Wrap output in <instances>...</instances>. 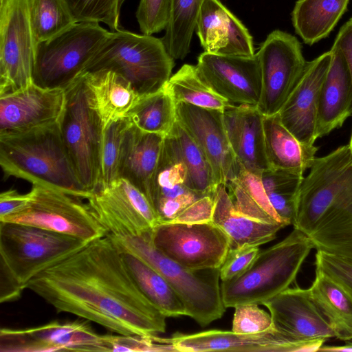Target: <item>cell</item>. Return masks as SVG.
<instances>
[{
  "label": "cell",
  "instance_id": "cell-35",
  "mask_svg": "<svg viewBox=\"0 0 352 352\" xmlns=\"http://www.w3.org/2000/svg\"><path fill=\"white\" fill-rule=\"evenodd\" d=\"M308 236L316 250L352 263V202L327 215Z\"/></svg>",
  "mask_w": 352,
  "mask_h": 352
},
{
  "label": "cell",
  "instance_id": "cell-50",
  "mask_svg": "<svg viewBox=\"0 0 352 352\" xmlns=\"http://www.w3.org/2000/svg\"><path fill=\"white\" fill-rule=\"evenodd\" d=\"M0 302L16 300L25 287L16 280L6 266L0 263Z\"/></svg>",
  "mask_w": 352,
  "mask_h": 352
},
{
  "label": "cell",
  "instance_id": "cell-51",
  "mask_svg": "<svg viewBox=\"0 0 352 352\" xmlns=\"http://www.w3.org/2000/svg\"><path fill=\"white\" fill-rule=\"evenodd\" d=\"M333 44L339 47L346 60L352 82V17L340 29Z\"/></svg>",
  "mask_w": 352,
  "mask_h": 352
},
{
  "label": "cell",
  "instance_id": "cell-9",
  "mask_svg": "<svg viewBox=\"0 0 352 352\" xmlns=\"http://www.w3.org/2000/svg\"><path fill=\"white\" fill-rule=\"evenodd\" d=\"M28 205L0 221L30 225L91 241L105 236L87 203L59 189L34 184Z\"/></svg>",
  "mask_w": 352,
  "mask_h": 352
},
{
  "label": "cell",
  "instance_id": "cell-1",
  "mask_svg": "<svg viewBox=\"0 0 352 352\" xmlns=\"http://www.w3.org/2000/svg\"><path fill=\"white\" fill-rule=\"evenodd\" d=\"M51 305L123 336L166 331V318L144 295L107 234L43 271L26 285Z\"/></svg>",
  "mask_w": 352,
  "mask_h": 352
},
{
  "label": "cell",
  "instance_id": "cell-6",
  "mask_svg": "<svg viewBox=\"0 0 352 352\" xmlns=\"http://www.w3.org/2000/svg\"><path fill=\"white\" fill-rule=\"evenodd\" d=\"M352 202V153L349 144L316 157L299 187L294 228L309 235L327 215Z\"/></svg>",
  "mask_w": 352,
  "mask_h": 352
},
{
  "label": "cell",
  "instance_id": "cell-37",
  "mask_svg": "<svg viewBox=\"0 0 352 352\" xmlns=\"http://www.w3.org/2000/svg\"><path fill=\"white\" fill-rule=\"evenodd\" d=\"M203 0H170V16L162 40L174 59H184L190 52Z\"/></svg>",
  "mask_w": 352,
  "mask_h": 352
},
{
  "label": "cell",
  "instance_id": "cell-33",
  "mask_svg": "<svg viewBox=\"0 0 352 352\" xmlns=\"http://www.w3.org/2000/svg\"><path fill=\"white\" fill-rule=\"evenodd\" d=\"M120 252L142 292L162 314L166 318L186 316L182 300L160 273L135 256Z\"/></svg>",
  "mask_w": 352,
  "mask_h": 352
},
{
  "label": "cell",
  "instance_id": "cell-10",
  "mask_svg": "<svg viewBox=\"0 0 352 352\" xmlns=\"http://www.w3.org/2000/svg\"><path fill=\"white\" fill-rule=\"evenodd\" d=\"M65 90L66 105L60 122L63 140L80 182L92 192L98 186L103 127L87 102L80 76Z\"/></svg>",
  "mask_w": 352,
  "mask_h": 352
},
{
  "label": "cell",
  "instance_id": "cell-4",
  "mask_svg": "<svg viewBox=\"0 0 352 352\" xmlns=\"http://www.w3.org/2000/svg\"><path fill=\"white\" fill-rule=\"evenodd\" d=\"M152 229L140 235L114 236L116 246L142 260L160 273L184 303L186 316L206 327L226 311L219 269L188 270L160 252L151 239Z\"/></svg>",
  "mask_w": 352,
  "mask_h": 352
},
{
  "label": "cell",
  "instance_id": "cell-39",
  "mask_svg": "<svg viewBox=\"0 0 352 352\" xmlns=\"http://www.w3.org/2000/svg\"><path fill=\"white\" fill-rule=\"evenodd\" d=\"M303 175L276 168L261 173V179L274 209L285 223L292 224L297 193Z\"/></svg>",
  "mask_w": 352,
  "mask_h": 352
},
{
  "label": "cell",
  "instance_id": "cell-21",
  "mask_svg": "<svg viewBox=\"0 0 352 352\" xmlns=\"http://www.w3.org/2000/svg\"><path fill=\"white\" fill-rule=\"evenodd\" d=\"M331 50L307 62L305 68L278 112L283 124L302 144L315 145L320 89L331 60Z\"/></svg>",
  "mask_w": 352,
  "mask_h": 352
},
{
  "label": "cell",
  "instance_id": "cell-28",
  "mask_svg": "<svg viewBox=\"0 0 352 352\" xmlns=\"http://www.w3.org/2000/svg\"><path fill=\"white\" fill-rule=\"evenodd\" d=\"M214 197L212 221L227 235L230 250L267 243L274 240L277 232L285 227L283 223L263 222L237 212L224 184L217 186Z\"/></svg>",
  "mask_w": 352,
  "mask_h": 352
},
{
  "label": "cell",
  "instance_id": "cell-30",
  "mask_svg": "<svg viewBox=\"0 0 352 352\" xmlns=\"http://www.w3.org/2000/svg\"><path fill=\"white\" fill-rule=\"evenodd\" d=\"M310 296L335 337L352 340V295L332 278L316 269Z\"/></svg>",
  "mask_w": 352,
  "mask_h": 352
},
{
  "label": "cell",
  "instance_id": "cell-34",
  "mask_svg": "<svg viewBox=\"0 0 352 352\" xmlns=\"http://www.w3.org/2000/svg\"><path fill=\"white\" fill-rule=\"evenodd\" d=\"M126 118L140 129L168 135L176 122V103L165 86L157 91L141 96Z\"/></svg>",
  "mask_w": 352,
  "mask_h": 352
},
{
  "label": "cell",
  "instance_id": "cell-52",
  "mask_svg": "<svg viewBox=\"0 0 352 352\" xmlns=\"http://www.w3.org/2000/svg\"><path fill=\"white\" fill-rule=\"evenodd\" d=\"M319 351H332V352H352V342H346L341 346H324L322 345Z\"/></svg>",
  "mask_w": 352,
  "mask_h": 352
},
{
  "label": "cell",
  "instance_id": "cell-38",
  "mask_svg": "<svg viewBox=\"0 0 352 352\" xmlns=\"http://www.w3.org/2000/svg\"><path fill=\"white\" fill-rule=\"evenodd\" d=\"M170 133L186 166L189 188L202 196L213 195L217 185L210 163L202 149L177 120Z\"/></svg>",
  "mask_w": 352,
  "mask_h": 352
},
{
  "label": "cell",
  "instance_id": "cell-46",
  "mask_svg": "<svg viewBox=\"0 0 352 352\" xmlns=\"http://www.w3.org/2000/svg\"><path fill=\"white\" fill-rule=\"evenodd\" d=\"M315 264L316 270L332 278L352 295V263L317 250Z\"/></svg>",
  "mask_w": 352,
  "mask_h": 352
},
{
  "label": "cell",
  "instance_id": "cell-47",
  "mask_svg": "<svg viewBox=\"0 0 352 352\" xmlns=\"http://www.w3.org/2000/svg\"><path fill=\"white\" fill-rule=\"evenodd\" d=\"M260 250L258 246L243 247L230 250L219 270L221 282L230 280L243 273L254 260Z\"/></svg>",
  "mask_w": 352,
  "mask_h": 352
},
{
  "label": "cell",
  "instance_id": "cell-36",
  "mask_svg": "<svg viewBox=\"0 0 352 352\" xmlns=\"http://www.w3.org/2000/svg\"><path fill=\"white\" fill-rule=\"evenodd\" d=\"M165 87L176 104L186 102L202 108L219 110H223L231 105L202 78L196 65H182L170 76Z\"/></svg>",
  "mask_w": 352,
  "mask_h": 352
},
{
  "label": "cell",
  "instance_id": "cell-29",
  "mask_svg": "<svg viewBox=\"0 0 352 352\" xmlns=\"http://www.w3.org/2000/svg\"><path fill=\"white\" fill-rule=\"evenodd\" d=\"M265 153L271 168L303 175L318 147L301 143L282 123L278 113L263 116Z\"/></svg>",
  "mask_w": 352,
  "mask_h": 352
},
{
  "label": "cell",
  "instance_id": "cell-43",
  "mask_svg": "<svg viewBox=\"0 0 352 352\" xmlns=\"http://www.w3.org/2000/svg\"><path fill=\"white\" fill-rule=\"evenodd\" d=\"M103 336L107 351H175L168 338L156 335Z\"/></svg>",
  "mask_w": 352,
  "mask_h": 352
},
{
  "label": "cell",
  "instance_id": "cell-45",
  "mask_svg": "<svg viewBox=\"0 0 352 352\" xmlns=\"http://www.w3.org/2000/svg\"><path fill=\"white\" fill-rule=\"evenodd\" d=\"M274 327L270 314L255 304L236 306L232 320V331L237 333H261Z\"/></svg>",
  "mask_w": 352,
  "mask_h": 352
},
{
  "label": "cell",
  "instance_id": "cell-31",
  "mask_svg": "<svg viewBox=\"0 0 352 352\" xmlns=\"http://www.w3.org/2000/svg\"><path fill=\"white\" fill-rule=\"evenodd\" d=\"M350 0H298L292 12L296 33L312 45L328 36L346 12Z\"/></svg>",
  "mask_w": 352,
  "mask_h": 352
},
{
  "label": "cell",
  "instance_id": "cell-14",
  "mask_svg": "<svg viewBox=\"0 0 352 352\" xmlns=\"http://www.w3.org/2000/svg\"><path fill=\"white\" fill-rule=\"evenodd\" d=\"M87 200L98 221L114 236L140 235L160 224L147 197L121 177L93 191Z\"/></svg>",
  "mask_w": 352,
  "mask_h": 352
},
{
  "label": "cell",
  "instance_id": "cell-2",
  "mask_svg": "<svg viewBox=\"0 0 352 352\" xmlns=\"http://www.w3.org/2000/svg\"><path fill=\"white\" fill-rule=\"evenodd\" d=\"M0 165L5 177L55 188L87 199L65 144L60 122L0 135Z\"/></svg>",
  "mask_w": 352,
  "mask_h": 352
},
{
  "label": "cell",
  "instance_id": "cell-25",
  "mask_svg": "<svg viewBox=\"0 0 352 352\" xmlns=\"http://www.w3.org/2000/svg\"><path fill=\"white\" fill-rule=\"evenodd\" d=\"M331 60L319 95L316 136L322 138L341 127L352 116V82L346 60L335 44Z\"/></svg>",
  "mask_w": 352,
  "mask_h": 352
},
{
  "label": "cell",
  "instance_id": "cell-11",
  "mask_svg": "<svg viewBox=\"0 0 352 352\" xmlns=\"http://www.w3.org/2000/svg\"><path fill=\"white\" fill-rule=\"evenodd\" d=\"M151 239L160 252L190 271L220 268L230 250L227 235L212 221L161 223Z\"/></svg>",
  "mask_w": 352,
  "mask_h": 352
},
{
  "label": "cell",
  "instance_id": "cell-24",
  "mask_svg": "<svg viewBox=\"0 0 352 352\" xmlns=\"http://www.w3.org/2000/svg\"><path fill=\"white\" fill-rule=\"evenodd\" d=\"M223 116L230 147L240 164L260 176L271 168L265 153L263 115L256 106L231 104Z\"/></svg>",
  "mask_w": 352,
  "mask_h": 352
},
{
  "label": "cell",
  "instance_id": "cell-20",
  "mask_svg": "<svg viewBox=\"0 0 352 352\" xmlns=\"http://www.w3.org/2000/svg\"><path fill=\"white\" fill-rule=\"evenodd\" d=\"M201 197L188 186L186 166L177 142L170 133L164 137L148 195L160 223L171 221Z\"/></svg>",
  "mask_w": 352,
  "mask_h": 352
},
{
  "label": "cell",
  "instance_id": "cell-48",
  "mask_svg": "<svg viewBox=\"0 0 352 352\" xmlns=\"http://www.w3.org/2000/svg\"><path fill=\"white\" fill-rule=\"evenodd\" d=\"M214 204V195L203 196L184 208L170 223L197 224L211 222Z\"/></svg>",
  "mask_w": 352,
  "mask_h": 352
},
{
  "label": "cell",
  "instance_id": "cell-13",
  "mask_svg": "<svg viewBox=\"0 0 352 352\" xmlns=\"http://www.w3.org/2000/svg\"><path fill=\"white\" fill-rule=\"evenodd\" d=\"M35 50L28 0H0V96L33 83Z\"/></svg>",
  "mask_w": 352,
  "mask_h": 352
},
{
  "label": "cell",
  "instance_id": "cell-22",
  "mask_svg": "<svg viewBox=\"0 0 352 352\" xmlns=\"http://www.w3.org/2000/svg\"><path fill=\"white\" fill-rule=\"evenodd\" d=\"M263 305L268 309L274 327L296 340L335 337L313 301L309 289L288 287Z\"/></svg>",
  "mask_w": 352,
  "mask_h": 352
},
{
  "label": "cell",
  "instance_id": "cell-44",
  "mask_svg": "<svg viewBox=\"0 0 352 352\" xmlns=\"http://www.w3.org/2000/svg\"><path fill=\"white\" fill-rule=\"evenodd\" d=\"M170 8V0H140L136 18L143 34L152 35L165 30Z\"/></svg>",
  "mask_w": 352,
  "mask_h": 352
},
{
  "label": "cell",
  "instance_id": "cell-12",
  "mask_svg": "<svg viewBox=\"0 0 352 352\" xmlns=\"http://www.w3.org/2000/svg\"><path fill=\"white\" fill-rule=\"evenodd\" d=\"M255 55L261 75V93L256 107L263 116L277 113L305 68L302 45L294 36L275 30Z\"/></svg>",
  "mask_w": 352,
  "mask_h": 352
},
{
  "label": "cell",
  "instance_id": "cell-17",
  "mask_svg": "<svg viewBox=\"0 0 352 352\" xmlns=\"http://www.w3.org/2000/svg\"><path fill=\"white\" fill-rule=\"evenodd\" d=\"M202 78L232 105L257 106L261 93L258 59L204 52L197 59Z\"/></svg>",
  "mask_w": 352,
  "mask_h": 352
},
{
  "label": "cell",
  "instance_id": "cell-40",
  "mask_svg": "<svg viewBox=\"0 0 352 352\" xmlns=\"http://www.w3.org/2000/svg\"><path fill=\"white\" fill-rule=\"evenodd\" d=\"M28 6L36 45L76 23L64 0H28Z\"/></svg>",
  "mask_w": 352,
  "mask_h": 352
},
{
  "label": "cell",
  "instance_id": "cell-19",
  "mask_svg": "<svg viewBox=\"0 0 352 352\" xmlns=\"http://www.w3.org/2000/svg\"><path fill=\"white\" fill-rule=\"evenodd\" d=\"M223 111L186 102L176 104L177 121L206 155L217 186L226 185L235 175L239 165L226 134Z\"/></svg>",
  "mask_w": 352,
  "mask_h": 352
},
{
  "label": "cell",
  "instance_id": "cell-5",
  "mask_svg": "<svg viewBox=\"0 0 352 352\" xmlns=\"http://www.w3.org/2000/svg\"><path fill=\"white\" fill-rule=\"evenodd\" d=\"M174 65L162 38L118 30L110 32L82 73L112 71L127 80L141 96L162 89Z\"/></svg>",
  "mask_w": 352,
  "mask_h": 352
},
{
  "label": "cell",
  "instance_id": "cell-42",
  "mask_svg": "<svg viewBox=\"0 0 352 352\" xmlns=\"http://www.w3.org/2000/svg\"><path fill=\"white\" fill-rule=\"evenodd\" d=\"M76 22H102L118 30L121 6L124 0H64Z\"/></svg>",
  "mask_w": 352,
  "mask_h": 352
},
{
  "label": "cell",
  "instance_id": "cell-49",
  "mask_svg": "<svg viewBox=\"0 0 352 352\" xmlns=\"http://www.w3.org/2000/svg\"><path fill=\"white\" fill-rule=\"evenodd\" d=\"M29 199V192L21 194L14 189L2 192L0 195V219L23 209Z\"/></svg>",
  "mask_w": 352,
  "mask_h": 352
},
{
  "label": "cell",
  "instance_id": "cell-8",
  "mask_svg": "<svg viewBox=\"0 0 352 352\" xmlns=\"http://www.w3.org/2000/svg\"><path fill=\"white\" fill-rule=\"evenodd\" d=\"M89 242L30 225L0 221V263L25 289L38 274Z\"/></svg>",
  "mask_w": 352,
  "mask_h": 352
},
{
  "label": "cell",
  "instance_id": "cell-16",
  "mask_svg": "<svg viewBox=\"0 0 352 352\" xmlns=\"http://www.w3.org/2000/svg\"><path fill=\"white\" fill-rule=\"evenodd\" d=\"M168 340L175 351L314 352L326 340H296L273 327L258 333L210 330L195 333H176Z\"/></svg>",
  "mask_w": 352,
  "mask_h": 352
},
{
  "label": "cell",
  "instance_id": "cell-18",
  "mask_svg": "<svg viewBox=\"0 0 352 352\" xmlns=\"http://www.w3.org/2000/svg\"><path fill=\"white\" fill-rule=\"evenodd\" d=\"M66 105L63 88H45L34 82L0 96V135L22 133L60 123Z\"/></svg>",
  "mask_w": 352,
  "mask_h": 352
},
{
  "label": "cell",
  "instance_id": "cell-41",
  "mask_svg": "<svg viewBox=\"0 0 352 352\" xmlns=\"http://www.w3.org/2000/svg\"><path fill=\"white\" fill-rule=\"evenodd\" d=\"M131 124L129 118L125 117L112 122L103 129L99 182L96 190L109 187L119 178L122 139L126 130Z\"/></svg>",
  "mask_w": 352,
  "mask_h": 352
},
{
  "label": "cell",
  "instance_id": "cell-26",
  "mask_svg": "<svg viewBox=\"0 0 352 352\" xmlns=\"http://www.w3.org/2000/svg\"><path fill=\"white\" fill-rule=\"evenodd\" d=\"M80 76L87 102L103 129L125 118L140 97L127 80L112 71L84 72Z\"/></svg>",
  "mask_w": 352,
  "mask_h": 352
},
{
  "label": "cell",
  "instance_id": "cell-53",
  "mask_svg": "<svg viewBox=\"0 0 352 352\" xmlns=\"http://www.w3.org/2000/svg\"><path fill=\"white\" fill-rule=\"evenodd\" d=\"M349 145L350 146V148H351V153H352V132H351V138H350V141H349Z\"/></svg>",
  "mask_w": 352,
  "mask_h": 352
},
{
  "label": "cell",
  "instance_id": "cell-7",
  "mask_svg": "<svg viewBox=\"0 0 352 352\" xmlns=\"http://www.w3.org/2000/svg\"><path fill=\"white\" fill-rule=\"evenodd\" d=\"M110 32L97 22H76L37 43L33 82L45 88L65 89L84 71Z\"/></svg>",
  "mask_w": 352,
  "mask_h": 352
},
{
  "label": "cell",
  "instance_id": "cell-15",
  "mask_svg": "<svg viewBox=\"0 0 352 352\" xmlns=\"http://www.w3.org/2000/svg\"><path fill=\"white\" fill-rule=\"evenodd\" d=\"M89 320H54L28 329H1V352L107 351Z\"/></svg>",
  "mask_w": 352,
  "mask_h": 352
},
{
  "label": "cell",
  "instance_id": "cell-23",
  "mask_svg": "<svg viewBox=\"0 0 352 352\" xmlns=\"http://www.w3.org/2000/svg\"><path fill=\"white\" fill-rule=\"evenodd\" d=\"M196 29L204 52L245 57L255 55L248 30L219 0H203Z\"/></svg>",
  "mask_w": 352,
  "mask_h": 352
},
{
  "label": "cell",
  "instance_id": "cell-32",
  "mask_svg": "<svg viewBox=\"0 0 352 352\" xmlns=\"http://www.w3.org/2000/svg\"><path fill=\"white\" fill-rule=\"evenodd\" d=\"M225 186L237 212L258 221L287 226L272 206L260 175L239 164L235 175Z\"/></svg>",
  "mask_w": 352,
  "mask_h": 352
},
{
  "label": "cell",
  "instance_id": "cell-27",
  "mask_svg": "<svg viewBox=\"0 0 352 352\" xmlns=\"http://www.w3.org/2000/svg\"><path fill=\"white\" fill-rule=\"evenodd\" d=\"M164 140V136L144 131L132 123L122 139L119 178L130 182L148 199Z\"/></svg>",
  "mask_w": 352,
  "mask_h": 352
},
{
  "label": "cell",
  "instance_id": "cell-3",
  "mask_svg": "<svg viewBox=\"0 0 352 352\" xmlns=\"http://www.w3.org/2000/svg\"><path fill=\"white\" fill-rule=\"evenodd\" d=\"M313 248L309 236L294 228L283 240L260 251L243 273L221 282L225 307L263 305L289 287Z\"/></svg>",
  "mask_w": 352,
  "mask_h": 352
}]
</instances>
